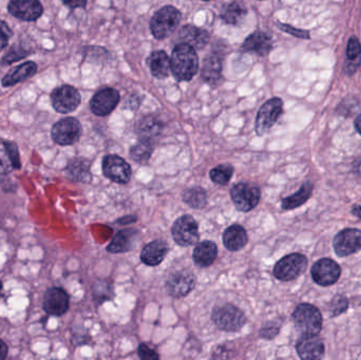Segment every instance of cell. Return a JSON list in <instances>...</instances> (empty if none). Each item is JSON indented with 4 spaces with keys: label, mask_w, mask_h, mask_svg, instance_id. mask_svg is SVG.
I'll use <instances>...</instances> for the list:
<instances>
[{
    "label": "cell",
    "mask_w": 361,
    "mask_h": 360,
    "mask_svg": "<svg viewBox=\"0 0 361 360\" xmlns=\"http://www.w3.org/2000/svg\"><path fill=\"white\" fill-rule=\"evenodd\" d=\"M170 64L172 74L176 81H192L198 73V54L190 44H178L172 51Z\"/></svg>",
    "instance_id": "6da1fadb"
},
{
    "label": "cell",
    "mask_w": 361,
    "mask_h": 360,
    "mask_svg": "<svg viewBox=\"0 0 361 360\" xmlns=\"http://www.w3.org/2000/svg\"><path fill=\"white\" fill-rule=\"evenodd\" d=\"M180 11L171 6L161 8L150 20V30L157 40H165L174 34L180 22Z\"/></svg>",
    "instance_id": "7a4b0ae2"
},
{
    "label": "cell",
    "mask_w": 361,
    "mask_h": 360,
    "mask_svg": "<svg viewBox=\"0 0 361 360\" xmlns=\"http://www.w3.org/2000/svg\"><path fill=\"white\" fill-rule=\"evenodd\" d=\"M296 329L302 335H318L322 329V316L316 306L302 303L293 313Z\"/></svg>",
    "instance_id": "3957f363"
},
{
    "label": "cell",
    "mask_w": 361,
    "mask_h": 360,
    "mask_svg": "<svg viewBox=\"0 0 361 360\" xmlns=\"http://www.w3.org/2000/svg\"><path fill=\"white\" fill-rule=\"evenodd\" d=\"M212 318L217 327L225 332L240 331L246 323L244 313L230 303H225L215 308Z\"/></svg>",
    "instance_id": "277c9868"
},
{
    "label": "cell",
    "mask_w": 361,
    "mask_h": 360,
    "mask_svg": "<svg viewBox=\"0 0 361 360\" xmlns=\"http://www.w3.org/2000/svg\"><path fill=\"white\" fill-rule=\"evenodd\" d=\"M83 128L80 122L74 117H65L54 124L51 130L52 140L58 145L70 146L80 141Z\"/></svg>",
    "instance_id": "5b68a950"
},
{
    "label": "cell",
    "mask_w": 361,
    "mask_h": 360,
    "mask_svg": "<svg viewBox=\"0 0 361 360\" xmlns=\"http://www.w3.org/2000/svg\"><path fill=\"white\" fill-rule=\"evenodd\" d=\"M174 242L183 247H190L199 241V224L194 217L190 215L178 218L171 227Z\"/></svg>",
    "instance_id": "8992f818"
},
{
    "label": "cell",
    "mask_w": 361,
    "mask_h": 360,
    "mask_svg": "<svg viewBox=\"0 0 361 360\" xmlns=\"http://www.w3.org/2000/svg\"><path fill=\"white\" fill-rule=\"evenodd\" d=\"M308 266V259L301 254H291L282 258L274 268V276L281 281H292L296 279Z\"/></svg>",
    "instance_id": "52a82bcc"
},
{
    "label": "cell",
    "mask_w": 361,
    "mask_h": 360,
    "mask_svg": "<svg viewBox=\"0 0 361 360\" xmlns=\"http://www.w3.org/2000/svg\"><path fill=\"white\" fill-rule=\"evenodd\" d=\"M283 113V101L279 97H274L263 104L255 117V133L263 136L267 133L277 123Z\"/></svg>",
    "instance_id": "ba28073f"
},
{
    "label": "cell",
    "mask_w": 361,
    "mask_h": 360,
    "mask_svg": "<svg viewBox=\"0 0 361 360\" xmlns=\"http://www.w3.org/2000/svg\"><path fill=\"white\" fill-rule=\"evenodd\" d=\"M231 200L238 211L247 213L255 208L261 199L259 187L249 183H238L230 190Z\"/></svg>",
    "instance_id": "9c48e42d"
},
{
    "label": "cell",
    "mask_w": 361,
    "mask_h": 360,
    "mask_svg": "<svg viewBox=\"0 0 361 360\" xmlns=\"http://www.w3.org/2000/svg\"><path fill=\"white\" fill-rule=\"evenodd\" d=\"M82 97L74 87L64 85L51 93V103L56 113L67 115L73 113L80 106Z\"/></svg>",
    "instance_id": "30bf717a"
},
{
    "label": "cell",
    "mask_w": 361,
    "mask_h": 360,
    "mask_svg": "<svg viewBox=\"0 0 361 360\" xmlns=\"http://www.w3.org/2000/svg\"><path fill=\"white\" fill-rule=\"evenodd\" d=\"M103 174L109 180L117 184H127L131 179V165L117 154H108L101 162Z\"/></svg>",
    "instance_id": "8fae6325"
},
{
    "label": "cell",
    "mask_w": 361,
    "mask_h": 360,
    "mask_svg": "<svg viewBox=\"0 0 361 360\" xmlns=\"http://www.w3.org/2000/svg\"><path fill=\"white\" fill-rule=\"evenodd\" d=\"M70 297L62 288H50L44 293L42 298V309L50 316L60 317L68 312Z\"/></svg>",
    "instance_id": "7c38bea8"
},
{
    "label": "cell",
    "mask_w": 361,
    "mask_h": 360,
    "mask_svg": "<svg viewBox=\"0 0 361 360\" xmlns=\"http://www.w3.org/2000/svg\"><path fill=\"white\" fill-rule=\"evenodd\" d=\"M196 286V277L192 270H182L170 275L166 282V290L170 296L182 298L187 296Z\"/></svg>",
    "instance_id": "4fadbf2b"
},
{
    "label": "cell",
    "mask_w": 361,
    "mask_h": 360,
    "mask_svg": "<svg viewBox=\"0 0 361 360\" xmlns=\"http://www.w3.org/2000/svg\"><path fill=\"white\" fill-rule=\"evenodd\" d=\"M333 246L335 253L339 257H346L360 251L361 231L355 229H344L335 237Z\"/></svg>",
    "instance_id": "5bb4252c"
},
{
    "label": "cell",
    "mask_w": 361,
    "mask_h": 360,
    "mask_svg": "<svg viewBox=\"0 0 361 360\" xmlns=\"http://www.w3.org/2000/svg\"><path fill=\"white\" fill-rule=\"evenodd\" d=\"M119 103V91L113 88H105L95 93L90 101L91 111L97 117L110 115Z\"/></svg>",
    "instance_id": "9a60e30c"
},
{
    "label": "cell",
    "mask_w": 361,
    "mask_h": 360,
    "mask_svg": "<svg viewBox=\"0 0 361 360\" xmlns=\"http://www.w3.org/2000/svg\"><path fill=\"white\" fill-rule=\"evenodd\" d=\"M8 11L18 19L35 22L44 13V8L40 0H11Z\"/></svg>",
    "instance_id": "2e32d148"
},
{
    "label": "cell",
    "mask_w": 361,
    "mask_h": 360,
    "mask_svg": "<svg viewBox=\"0 0 361 360\" xmlns=\"http://www.w3.org/2000/svg\"><path fill=\"white\" fill-rule=\"evenodd\" d=\"M311 274L316 284L322 286H328L337 282L340 274H342V270L336 262L324 258L314 264Z\"/></svg>",
    "instance_id": "e0dca14e"
},
{
    "label": "cell",
    "mask_w": 361,
    "mask_h": 360,
    "mask_svg": "<svg viewBox=\"0 0 361 360\" xmlns=\"http://www.w3.org/2000/svg\"><path fill=\"white\" fill-rule=\"evenodd\" d=\"M210 33L192 24H186L178 31L176 40L178 44H190L194 50H202L210 42Z\"/></svg>",
    "instance_id": "ac0fdd59"
},
{
    "label": "cell",
    "mask_w": 361,
    "mask_h": 360,
    "mask_svg": "<svg viewBox=\"0 0 361 360\" xmlns=\"http://www.w3.org/2000/svg\"><path fill=\"white\" fill-rule=\"evenodd\" d=\"M140 231L135 229H126L117 231L112 241L107 246L111 254L127 253L135 249L139 242Z\"/></svg>",
    "instance_id": "d6986e66"
},
{
    "label": "cell",
    "mask_w": 361,
    "mask_h": 360,
    "mask_svg": "<svg viewBox=\"0 0 361 360\" xmlns=\"http://www.w3.org/2000/svg\"><path fill=\"white\" fill-rule=\"evenodd\" d=\"M298 355L305 360L320 359L324 354V345L317 335H302L298 341Z\"/></svg>",
    "instance_id": "ffe728a7"
},
{
    "label": "cell",
    "mask_w": 361,
    "mask_h": 360,
    "mask_svg": "<svg viewBox=\"0 0 361 360\" xmlns=\"http://www.w3.org/2000/svg\"><path fill=\"white\" fill-rule=\"evenodd\" d=\"M0 167L8 172L22 168L17 144L3 138H0Z\"/></svg>",
    "instance_id": "44dd1931"
},
{
    "label": "cell",
    "mask_w": 361,
    "mask_h": 360,
    "mask_svg": "<svg viewBox=\"0 0 361 360\" xmlns=\"http://www.w3.org/2000/svg\"><path fill=\"white\" fill-rule=\"evenodd\" d=\"M242 49L245 52L267 56L273 49V40L265 32L255 31L244 40Z\"/></svg>",
    "instance_id": "7402d4cb"
},
{
    "label": "cell",
    "mask_w": 361,
    "mask_h": 360,
    "mask_svg": "<svg viewBox=\"0 0 361 360\" xmlns=\"http://www.w3.org/2000/svg\"><path fill=\"white\" fill-rule=\"evenodd\" d=\"M222 58L218 53H210L203 62L202 75L203 81L210 86H216L222 79Z\"/></svg>",
    "instance_id": "603a6c76"
},
{
    "label": "cell",
    "mask_w": 361,
    "mask_h": 360,
    "mask_svg": "<svg viewBox=\"0 0 361 360\" xmlns=\"http://www.w3.org/2000/svg\"><path fill=\"white\" fill-rule=\"evenodd\" d=\"M169 247L163 240H156L150 242L141 253V260L148 266H157L161 264L167 256Z\"/></svg>",
    "instance_id": "cb8c5ba5"
},
{
    "label": "cell",
    "mask_w": 361,
    "mask_h": 360,
    "mask_svg": "<svg viewBox=\"0 0 361 360\" xmlns=\"http://www.w3.org/2000/svg\"><path fill=\"white\" fill-rule=\"evenodd\" d=\"M163 129L164 125L161 120L158 119L154 115L144 117L137 126V132L140 140L151 142L153 144L161 136Z\"/></svg>",
    "instance_id": "d4e9b609"
},
{
    "label": "cell",
    "mask_w": 361,
    "mask_h": 360,
    "mask_svg": "<svg viewBox=\"0 0 361 360\" xmlns=\"http://www.w3.org/2000/svg\"><path fill=\"white\" fill-rule=\"evenodd\" d=\"M67 178L74 182L89 183L92 180L90 162L84 158H74L67 164Z\"/></svg>",
    "instance_id": "484cf974"
},
{
    "label": "cell",
    "mask_w": 361,
    "mask_h": 360,
    "mask_svg": "<svg viewBox=\"0 0 361 360\" xmlns=\"http://www.w3.org/2000/svg\"><path fill=\"white\" fill-rule=\"evenodd\" d=\"M222 240L225 247L228 251L238 252L246 245L249 242V236H247L244 227L239 224H234L225 229Z\"/></svg>",
    "instance_id": "4316f807"
},
{
    "label": "cell",
    "mask_w": 361,
    "mask_h": 360,
    "mask_svg": "<svg viewBox=\"0 0 361 360\" xmlns=\"http://www.w3.org/2000/svg\"><path fill=\"white\" fill-rule=\"evenodd\" d=\"M218 257V246L212 241H202L194 248L192 258L194 263L200 268H208Z\"/></svg>",
    "instance_id": "83f0119b"
},
{
    "label": "cell",
    "mask_w": 361,
    "mask_h": 360,
    "mask_svg": "<svg viewBox=\"0 0 361 360\" xmlns=\"http://www.w3.org/2000/svg\"><path fill=\"white\" fill-rule=\"evenodd\" d=\"M37 72V65L34 62L24 63L10 70L1 81L3 87H12L30 79Z\"/></svg>",
    "instance_id": "f1b7e54d"
},
{
    "label": "cell",
    "mask_w": 361,
    "mask_h": 360,
    "mask_svg": "<svg viewBox=\"0 0 361 360\" xmlns=\"http://www.w3.org/2000/svg\"><path fill=\"white\" fill-rule=\"evenodd\" d=\"M147 64L149 66L150 72L157 79H166L171 71L169 56L167 53L162 50L152 52L148 58Z\"/></svg>",
    "instance_id": "f546056e"
},
{
    "label": "cell",
    "mask_w": 361,
    "mask_h": 360,
    "mask_svg": "<svg viewBox=\"0 0 361 360\" xmlns=\"http://www.w3.org/2000/svg\"><path fill=\"white\" fill-rule=\"evenodd\" d=\"M247 15V9L244 3L235 0L226 3L221 11V18L223 22L231 26H239Z\"/></svg>",
    "instance_id": "4dcf8cb0"
},
{
    "label": "cell",
    "mask_w": 361,
    "mask_h": 360,
    "mask_svg": "<svg viewBox=\"0 0 361 360\" xmlns=\"http://www.w3.org/2000/svg\"><path fill=\"white\" fill-rule=\"evenodd\" d=\"M361 65V44L356 36L349 40L346 46V72L349 75L354 74Z\"/></svg>",
    "instance_id": "1f68e13d"
},
{
    "label": "cell",
    "mask_w": 361,
    "mask_h": 360,
    "mask_svg": "<svg viewBox=\"0 0 361 360\" xmlns=\"http://www.w3.org/2000/svg\"><path fill=\"white\" fill-rule=\"evenodd\" d=\"M313 188L314 187L312 183H304L297 193L282 200V208L285 209V211H291V209H295L297 208V207L301 206V205L304 204V203L310 199V197L312 196Z\"/></svg>",
    "instance_id": "d6a6232c"
},
{
    "label": "cell",
    "mask_w": 361,
    "mask_h": 360,
    "mask_svg": "<svg viewBox=\"0 0 361 360\" xmlns=\"http://www.w3.org/2000/svg\"><path fill=\"white\" fill-rule=\"evenodd\" d=\"M184 202L194 209H201L208 203V193L200 186L190 187L183 193Z\"/></svg>",
    "instance_id": "836d02e7"
},
{
    "label": "cell",
    "mask_w": 361,
    "mask_h": 360,
    "mask_svg": "<svg viewBox=\"0 0 361 360\" xmlns=\"http://www.w3.org/2000/svg\"><path fill=\"white\" fill-rule=\"evenodd\" d=\"M153 143L140 140L131 149V156L135 162L139 164H147L153 152Z\"/></svg>",
    "instance_id": "e575fe53"
},
{
    "label": "cell",
    "mask_w": 361,
    "mask_h": 360,
    "mask_svg": "<svg viewBox=\"0 0 361 360\" xmlns=\"http://www.w3.org/2000/svg\"><path fill=\"white\" fill-rule=\"evenodd\" d=\"M234 174V167L229 164L218 165L210 172V180L218 185H227Z\"/></svg>",
    "instance_id": "d590c367"
},
{
    "label": "cell",
    "mask_w": 361,
    "mask_h": 360,
    "mask_svg": "<svg viewBox=\"0 0 361 360\" xmlns=\"http://www.w3.org/2000/svg\"><path fill=\"white\" fill-rule=\"evenodd\" d=\"M113 295L112 286L107 280H99L95 282L93 286V298L99 303L105 302V301L112 299Z\"/></svg>",
    "instance_id": "8d00e7d4"
},
{
    "label": "cell",
    "mask_w": 361,
    "mask_h": 360,
    "mask_svg": "<svg viewBox=\"0 0 361 360\" xmlns=\"http://www.w3.org/2000/svg\"><path fill=\"white\" fill-rule=\"evenodd\" d=\"M85 56L89 62L94 64H105L110 60V54L103 47L91 46L85 49Z\"/></svg>",
    "instance_id": "74e56055"
},
{
    "label": "cell",
    "mask_w": 361,
    "mask_h": 360,
    "mask_svg": "<svg viewBox=\"0 0 361 360\" xmlns=\"http://www.w3.org/2000/svg\"><path fill=\"white\" fill-rule=\"evenodd\" d=\"M31 54L29 51L24 50L22 48H16L14 47L12 50H10L7 54L3 56L1 60V65H11L13 63L18 62V60H22V58H27L28 55Z\"/></svg>",
    "instance_id": "f35d334b"
},
{
    "label": "cell",
    "mask_w": 361,
    "mask_h": 360,
    "mask_svg": "<svg viewBox=\"0 0 361 360\" xmlns=\"http://www.w3.org/2000/svg\"><path fill=\"white\" fill-rule=\"evenodd\" d=\"M277 24L278 28H279L281 31L291 34V35L295 36V38H302V40H308V38H311V36H310V32L306 31V30L298 29V28H295V26H289V24H281V22H278Z\"/></svg>",
    "instance_id": "ab89813d"
},
{
    "label": "cell",
    "mask_w": 361,
    "mask_h": 360,
    "mask_svg": "<svg viewBox=\"0 0 361 360\" xmlns=\"http://www.w3.org/2000/svg\"><path fill=\"white\" fill-rule=\"evenodd\" d=\"M137 355L142 360H158L160 358L159 354L151 347H148L146 343H141L139 345Z\"/></svg>",
    "instance_id": "60d3db41"
},
{
    "label": "cell",
    "mask_w": 361,
    "mask_h": 360,
    "mask_svg": "<svg viewBox=\"0 0 361 360\" xmlns=\"http://www.w3.org/2000/svg\"><path fill=\"white\" fill-rule=\"evenodd\" d=\"M11 35L12 32L9 29V26H6V24L0 26V51L7 48L8 44H9V38Z\"/></svg>",
    "instance_id": "b9f144b4"
},
{
    "label": "cell",
    "mask_w": 361,
    "mask_h": 360,
    "mask_svg": "<svg viewBox=\"0 0 361 360\" xmlns=\"http://www.w3.org/2000/svg\"><path fill=\"white\" fill-rule=\"evenodd\" d=\"M140 104H141V99H140L139 95H131L124 101V108L125 109L135 110L140 107Z\"/></svg>",
    "instance_id": "7bdbcfd3"
},
{
    "label": "cell",
    "mask_w": 361,
    "mask_h": 360,
    "mask_svg": "<svg viewBox=\"0 0 361 360\" xmlns=\"http://www.w3.org/2000/svg\"><path fill=\"white\" fill-rule=\"evenodd\" d=\"M278 332H279V329L275 325H267V327H263L262 329L260 331L261 337L267 339H271L274 337L277 336Z\"/></svg>",
    "instance_id": "ee69618b"
},
{
    "label": "cell",
    "mask_w": 361,
    "mask_h": 360,
    "mask_svg": "<svg viewBox=\"0 0 361 360\" xmlns=\"http://www.w3.org/2000/svg\"><path fill=\"white\" fill-rule=\"evenodd\" d=\"M66 7L70 9H77V8H86L88 0H62Z\"/></svg>",
    "instance_id": "f6af8a7d"
},
{
    "label": "cell",
    "mask_w": 361,
    "mask_h": 360,
    "mask_svg": "<svg viewBox=\"0 0 361 360\" xmlns=\"http://www.w3.org/2000/svg\"><path fill=\"white\" fill-rule=\"evenodd\" d=\"M8 353H9V347H8L7 343L0 339V360L6 359Z\"/></svg>",
    "instance_id": "bcb514c9"
},
{
    "label": "cell",
    "mask_w": 361,
    "mask_h": 360,
    "mask_svg": "<svg viewBox=\"0 0 361 360\" xmlns=\"http://www.w3.org/2000/svg\"><path fill=\"white\" fill-rule=\"evenodd\" d=\"M137 221V218L135 217V215H126V217H124L123 219L117 220V223H121V224L123 225H127L129 224V223H133Z\"/></svg>",
    "instance_id": "7dc6e473"
},
{
    "label": "cell",
    "mask_w": 361,
    "mask_h": 360,
    "mask_svg": "<svg viewBox=\"0 0 361 360\" xmlns=\"http://www.w3.org/2000/svg\"><path fill=\"white\" fill-rule=\"evenodd\" d=\"M352 213L361 219V206H359V205H354L352 208Z\"/></svg>",
    "instance_id": "c3c4849f"
},
{
    "label": "cell",
    "mask_w": 361,
    "mask_h": 360,
    "mask_svg": "<svg viewBox=\"0 0 361 360\" xmlns=\"http://www.w3.org/2000/svg\"><path fill=\"white\" fill-rule=\"evenodd\" d=\"M355 127H356L357 131L361 134V115H359L355 120Z\"/></svg>",
    "instance_id": "681fc988"
},
{
    "label": "cell",
    "mask_w": 361,
    "mask_h": 360,
    "mask_svg": "<svg viewBox=\"0 0 361 360\" xmlns=\"http://www.w3.org/2000/svg\"><path fill=\"white\" fill-rule=\"evenodd\" d=\"M1 292H3V282L0 280V296H1Z\"/></svg>",
    "instance_id": "f907efd6"
},
{
    "label": "cell",
    "mask_w": 361,
    "mask_h": 360,
    "mask_svg": "<svg viewBox=\"0 0 361 360\" xmlns=\"http://www.w3.org/2000/svg\"><path fill=\"white\" fill-rule=\"evenodd\" d=\"M203 1H210V0H203Z\"/></svg>",
    "instance_id": "816d5d0a"
}]
</instances>
